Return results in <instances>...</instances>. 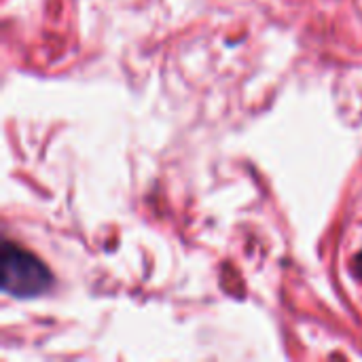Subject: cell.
<instances>
[{
  "instance_id": "6da1fadb",
  "label": "cell",
  "mask_w": 362,
  "mask_h": 362,
  "mask_svg": "<svg viewBox=\"0 0 362 362\" xmlns=\"http://www.w3.org/2000/svg\"><path fill=\"white\" fill-rule=\"evenodd\" d=\"M53 284L49 267L23 250L21 246L6 242L0 252V288L15 299H34L45 295Z\"/></svg>"
}]
</instances>
